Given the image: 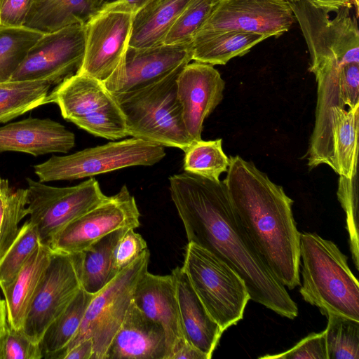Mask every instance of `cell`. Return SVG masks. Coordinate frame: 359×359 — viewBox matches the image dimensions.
<instances>
[{
    "label": "cell",
    "instance_id": "obj_1",
    "mask_svg": "<svg viewBox=\"0 0 359 359\" xmlns=\"http://www.w3.org/2000/svg\"><path fill=\"white\" fill-rule=\"evenodd\" d=\"M172 201L188 243L208 250L244 280L250 299L289 319L298 307L257 250L231 203L223 181L184 172L169 177Z\"/></svg>",
    "mask_w": 359,
    "mask_h": 359
},
{
    "label": "cell",
    "instance_id": "obj_2",
    "mask_svg": "<svg viewBox=\"0 0 359 359\" xmlns=\"http://www.w3.org/2000/svg\"><path fill=\"white\" fill-rule=\"evenodd\" d=\"M222 180L238 219L273 275L289 290L300 285V234L293 201L251 161L231 156Z\"/></svg>",
    "mask_w": 359,
    "mask_h": 359
},
{
    "label": "cell",
    "instance_id": "obj_3",
    "mask_svg": "<svg viewBox=\"0 0 359 359\" xmlns=\"http://www.w3.org/2000/svg\"><path fill=\"white\" fill-rule=\"evenodd\" d=\"M304 300L327 316L335 314L359 321V283L347 257L337 245L316 233H301L299 244Z\"/></svg>",
    "mask_w": 359,
    "mask_h": 359
},
{
    "label": "cell",
    "instance_id": "obj_4",
    "mask_svg": "<svg viewBox=\"0 0 359 359\" xmlns=\"http://www.w3.org/2000/svg\"><path fill=\"white\" fill-rule=\"evenodd\" d=\"M188 63L144 88L111 93L124 116L128 136L183 151L193 142L177 95V77Z\"/></svg>",
    "mask_w": 359,
    "mask_h": 359
},
{
    "label": "cell",
    "instance_id": "obj_5",
    "mask_svg": "<svg viewBox=\"0 0 359 359\" xmlns=\"http://www.w3.org/2000/svg\"><path fill=\"white\" fill-rule=\"evenodd\" d=\"M182 267L223 332L243 318L250 294L244 280L229 265L208 250L188 243Z\"/></svg>",
    "mask_w": 359,
    "mask_h": 359
},
{
    "label": "cell",
    "instance_id": "obj_6",
    "mask_svg": "<svg viewBox=\"0 0 359 359\" xmlns=\"http://www.w3.org/2000/svg\"><path fill=\"white\" fill-rule=\"evenodd\" d=\"M149 257L147 248L94 294L76 334L68 345L51 359H61L67 351L87 339L93 340L92 359H106L109 346L132 303L135 285L148 270Z\"/></svg>",
    "mask_w": 359,
    "mask_h": 359
},
{
    "label": "cell",
    "instance_id": "obj_7",
    "mask_svg": "<svg viewBox=\"0 0 359 359\" xmlns=\"http://www.w3.org/2000/svg\"><path fill=\"white\" fill-rule=\"evenodd\" d=\"M165 154L163 146L131 137L69 155H53L46 161L35 165L34 170L42 182L73 180L127 167L151 166Z\"/></svg>",
    "mask_w": 359,
    "mask_h": 359
},
{
    "label": "cell",
    "instance_id": "obj_8",
    "mask_svg": "<svg viewBox=\"0 0 359 359\" xmlns=\"http://www.w3.org/2000/svg\"><path fill=\"white\" fill-rule=\"evenodd\" d=\"M288 3L310 53V72L329 62H359L357 17L351 16L350 8H341L330 20L306 0Z\"/></svg>",
    "mask_w": 359,
    "mask_h": 359
},
{
    "label": "cell",
    "instance_id": "obj_9",
    "mask_svg": "<svg viewBox=\"0 0 359 359\" xmlns=\"http://www.w3.org/2000/svg\"><path fill=\"white\" fill-rule=\"evenodd\" d=\"M26 181L28 220L36 227L41 244L47 246L65 225L107 196L93 177L66 187L49 186L29 177Z\"/></svg>",
    "mask_w": 359,
    "mask_h": 359
},
{
    "label": "cell",
    "instance_id": "obj_10",
    "mask_svg": "<svg viewBox=\"0 0 359 359\" xmlns=\"http://www.w3.org/2000/svg\"><path fill=\"white\" fill-rule=\"evenodd\" d=\"M137 10L126 1L106 5L84 24L85 54L76 74L107 80L121 61L130 39Z\"/></svg>",
    "mask_w": 359,
    "mask_h": 359
},
{
    "label": "cell",
    "instance_id": "obj_11",
    "mask_svg": "<svg viewBox=\"0 0 359 359\" xmlns=\"http://www.w3.org/2000/svg\"><path fill=\"white\" fill-rule=\"evenodd\" d=\"M81 253L53 251L28 308L23 332L41 343L48 327L65 311L81 288Z\"/></svg>",
    "mask_w": 359,
    "mask_h": 359
},
{
    "label": "cell",
    "instance_id": "obj_12",
    "mask_svg": "<svg viewBox=\"0 0 359 359\" xmlns=\"http://www.w3.org/2000/svg\"><path fill=\"white\" fill-rule=\"evenodd\" d=\"M85 44L84 25H72L43 33L10 80L44 81L59 84L81 68Z\"/></svg>",
    "mask_w": 359,
    "mask_h": 359
},
{
    "label": "cell",
    "instance_id": "obj_13",
    "mask_svg": "<svg viewBox=\"0 0 359 359\" xmlns=\"http://www.w3.org/2000/svg\"><path fill=\"white\" fill-rule=\"evenodd\" d=\"M140 213L126 185L65 225L51 240L55 252L78 253L119 229L140 226Z\"/></svg>",
    "mask_w": 359,
    "mask_h": 359
},
{
    "label": "cell",
    "instance_id": "obj_14",
    "mask_svg": "<svg viewBox=\"0 0 359 359\" xmlns=\"http://www.w3.org/2000/svg\"><path fill=\"white\" fill-rule=\"evenodd\" d=\"M294 21L285 0H218L197 32H241L278 37Z\"/></svg>",
    "mask_w": 359,
    "mask_h": 359
},
{
    "label": "cell",
    "instance_id": "obj_15",
    "mask_svg": "<svg viewBox=\"0 0 359 359\" xmlns=\"http://www.w3.org/2000/svg\"><path fill=\"white\" fill-rule=\"evenodd\" d=\"M191 60L192 43L128 46L118 67L103 83L111 93L133 91L159 81Z\"/></svg>",
    "mask_w": 359,
    "mask_h": 359
},
{
    "label": "cell",
    "instance_id": "obj_16",
    "mask_svg": "<svg viewBox=\"0 0 359 359\" xmlns=\"http://www.w3.org/2000/svg\"><path fill=\"white\" fill-rule=\"evenodd\" d=\"M225 82L212 65L188 63L177 79V95L186 130L193 140H201L205 119L223 98Z\"/></svg>",
    "mask_w": 359,
    "mask_h": 359
},
{
    "label": "cell",
    "instance_id": "obj_17",
    "mask_svg": "<svg viewBox=\"0 0 359 359\" xmlns=\"http://www.w3.org/2000/svg\"><path fill=\"white\" fill-rule=\"evenodd\" d=\"M133 302L147 317L162 327L166 344L165 359H170L174 347L185 338L172 275H154L146 271L135 285Z\"/></svg>",
    "mask_w": 359,
    "mask_h": 359
},
{
    "label": "cell",
    "instance_id": "obj_18",
    "mask_svg": "<svg viewBox=\"0 0 359 359\" xmlns=\"http://www.w3.org/2000/svg\"><path fill=\"white\" fill-rule=\"evenodd\" d=\"M74 145V134L50 118L29 116L0 126V153L18 151L34 156L66 154Z\"/></svg>",
    "mask_w": 359,
    "mask_h": 359
},
{
    "label": "cell",
    "instance_id": "obj_19",
    "mask_svg": "<svg viewBox=\"0 0 359 359\" xmlns=\"http://www.w3.org/2000/svg\"><path fill=\"white\" fill-rule=\"evenodd\" d=\"M162 327L147 317L133 302L114 337L106 359H165Z\"/></svg>",
    "mask_w": 359,
    "mask_h": 359
},
{
    "label": "cell",
    "instance_id": "obj_20",
    "mask_svg": "<svg viewBox=\"0 0 359 359\" xmlns=\"http://www.w3.org/2000/svg\"><path fill=\"white\" fill-rule=\"evenodd\" d=\"M171 274L174 279L183 334L210 359L223 332L205 309L182 267L177 266Z\"/></svg>",
    "mask_w": 359,
    "mask_h": 359
},
{
    "label": "cell",
    "instance_id": "obj_21",
    "mask_svg": "<svg viewBox=\"0 0 359 359\" xmlns=\"http://www.w3.org/2000/svg\"><path fill=\"white\" fill-rule=\"evenodd\" d=\"M114 101L103 82L87 75L75 74L63 80L48 94L45 104H56L62 117L74 123L95 114Z\"/></svg>",
    "mask_w": 359,
    "mask_h": 359
},
{
    "label": "cell",
    "instance_id": "obj_22",
    "mask_svg": "<svg viewBox=\"0 0 359 359\" xmlns=\"http://www.w3.org/2000/svg\"><path fill=\"white\" fill-rule=\"evenodd\" d=\"M53 251L40 244L13 280L1 287L6 303L7 320L15 330L22 328L24 320Z\"/></svg>",
    "mask_w": 359,
    "mask_h": 359
},
{
    "label": "cell",
    "instance_id": "obj_23",
    "mask_svg": "<svg viewBox=\"0 0 359 359\" xmlns=\"http://www.w3.org/2000/svg\"><path fill=\"white\" fill-rule=\"evenodd\" d=\"M190 0H151L133 19L129 46L149 48L164 43L170 28Z\"/></svg>",
    "mask_w": 359,
    "mask_h": 359
},
{
    "label": "cell",
    "instance_id": "obj_24",
    "mask_svg": "<svg viewBox=\"0 0 359 359\" xmlns=\"http://www.w3.org/2000/svg\"><path fill=\"white\" fill-rule=\"evenodd\" d=\"M266 39L262 34L241 32H199L193 38L192 60L212 66L226 65Z\"/></svg>",
    "mask_w": 359,
    "mask_h": 359
},
{
    "label": "cell",
    "instance_id": "obj_25",
    "mask_svg": "<svg viewBox=\"0 0 359 359\" xmlns=\"http://www.w3.org/2000/svg\"><path fill=\"white\" fill-rule=\"evenodd\" d=\"M359 104L332 112V170L352 179L357 175Z\"/></svg>",
    "mask_w": 359,
    "mask_h": 359
},
{
    "label": "cell",
    "instance_id": "obj_26",
    "mask_svg": "<svg viewBox=\"0 0 359 359\" xmlns=\"http://www.w3.org/2000/svg\"><path fill=\"white\" fill-rule=\"evenodd\" d=\"M93 14L90 0H34L25 27L49 33L84 25Z\"/></svg>",
    "mask_w": 359,
    "mask_h": 359
},
{
    "label": "cell",
    "instance_id": "obj_27",
    "mask_svg": "<svg viewBox=\"0 0 359 359\" xmlns=\"http://www.w3.org/2000/svg\"><path fill=\"white\" fill-rule=\"evenodd\" d=\"M129 228L119 229L93 243L81 253V287L95 294L114 277L113 253L115 246Z\"/></svg>",
    "mask_w": 359,
    "mask_h": 359
},
{
    "label": "cell",
    "instance_id": "obj_28",
    "mask_svg": "<svg viewBox=\"0 0 359 359\" xmlns=\"http://www.w3.org/2000/svg\"><path fill=\"white\" fill-rule=\"evenodd\" d=\"M93 296L81 287L65 311L48 327L41 340L43 358L51 359L72 341Z\"/></svg>",
    "mask_w": 359,
    "mask_h": 359
},
{
    "label": "cell",
    "instance_id": "obj_29",
    "mask_svg": "<svg viewBox=\"0 0 359 359\" xmlns=\"http://www.w3.org/2000/svg\"><path fill=\"white\" fill-rule=\"evenodd\" d=\"M51 85L44 81L0 82V123L45 104Z\"/></svg>",
    "mask_w": 359,
    "mask_h": 359
},
{
    "label": "cell",
    "instance_id": "obj_30",
    "mask_svg": "<svg viewBox=\"0 0 359 359\" xmlns=\"http://www.w3.org/2000/svg\"><path fill=\"white\" fill-rule=\"evenodd\" d=\"M222 143V139L193 142L184 151V172L219 181L229 165V158L224 152Z\"/></svg>",
    "mask_w": 359,
    "mask_h": 359
},
{
    "label": "cell",
    "instance_id": "obj_31",
    "mask_svg": "<svg viewBox=\"0 0 359 359\" xmlns=\"http://www.w3.org/2000/svg\"><path fill=\"white\" fill-rule=\"evenodd\" d=\"M28 215L27 190L0 182V258L16 238L20 222Z\"/></svg>",
    "mask_w": 359,
    "mask_h": 359
},
{
    "label": "cell",
    "instance_id": "obj_32",
    "mask_svg": "<svg viewBox=\"0 0 359 359\" xmlns=\"http://www.w3.org/2000/svg\"><path fill=\"white\" fill-rule=\"evenodd\" d=\"M43 34L25 26H0V82L11 79Z\"/></svg>",
    "mask_w": 359,
    "mask_h": 359
},
{
    "label": "cell",
    "instance_id": "obj_33",
    "mask_svg": "<svg viewBox=\"0 0 359 359\" xmlns=\"http://www.w3.org/2000/svg\"><path fill=\"white\" fill-rule=\"evenodd\" d=\"M326 317L327 359H359V321L335 314Z\"/></svg>",
    "mask_w": 359,
    "mask_h": 359
},
{
    "label": "cell",
    "instance_id": "obj_34",
    "mask_svg": "<svg viewBox=\"0 0 359 359\" xmlns=\"http://www.w3.org/2000/svg\"><path fill=\"white\" fill-rule=\"evenodd\" d=\"M41 244L36 227L27 220L4 255L0 258V288L10 284Z\"/></svg>",
    "mask_w": 359,
    "mask_h": 359
},
{
    "label": "cell",
    "instance_id": "obj_35",
    "mask_svg": "<svg viewBox=\"0 0 359 359\" xmlns=\"http://www.w3.org/2000/svg\"><path fill=\"white\" fill-rule=\"evenodd\" d=\"M218 0H190L177 18L163 44H190Z\"/></svg>",
    "mask_w": 359,
    "mask_h": 359
},
{
    "label": "cell",
    "instance_id": "obj_36",
    "mask_svg": "<svg viewBox=\"0 0 359 359\" xmlns=\"http://www.w3.org/2000/svg\"><path fill=\"white\" fill-rule=\"evenodd\" d=\"M74 124L96 137L110 140L128 136L124 116L116 101L95 114L76 121Z\"/></svg>",
    "mask_w": 359,
    "mask_h": 359
},
{
    "label": "cell",
    "instance_id": "obj_37",
    "mask_svg": "<svg viewBox=\"0 0 359 359\" xmlns=\"http://www.w3.org/2000/svg\"><path fill=\"white\" fill-rule=\"evenodd\" d=\"M357 175L352 179L340 176L337 196L346 213V227L353 264L359 270L358 195Z\"/></svg>",
    "mask_w": 359,
    "mask_h": 359
},
{
    "label": "cell",
    "instance_id": "obj_38",
    "mask_svg": "<svg viewBox=\"0 0 359 359\" xmlns=\"http://www.w3.org/2000/svg\"><path fill=\"white\" fill-rule=\"evenodd\" d=\"M43 358L41 343L32 340L22 329L15 330L8 324L0 339V359Z\"/></svg>",
    "mask_w": 359,
    "mask_h": 359
},
{
    "label": "cell",
    "instance_id": "obj_39",
    "mask_svg": "<svg viewBox=\"0 0 359 359\" xmlns=\"http://www.w3.org/2000/svg\"><path fill=\"white\" fill-rule=\"evenodd\" d=\"M134 229H128L115 246L113 253V273L115 276L148 248L145 240Z\"/></svg>",
    "mask_w": 359,
    "mask_h": 359
},
{
    "label": "cell",
    "instance_id": "obj_40",
    "mask_svg": "<svg viewBox=\"0 0 359 359\" xmlns=\"http://www.w3.org/2000/svg\"><path fill=\"white\" fill-rule=\"evenodd\" d=\"M261 359H327L324 332L311 333L289 350Z\"/></svg>",
    "mask_w": 359,
    "mask_h": 359
},
{
    "label": "cell",
    "instance_id": "obj_41",
    "mask_svg": "<svg viewBox=\"0 0 359 359\" xmlns=\"http://www.w3.org/2000/svg\"><path fill=\"white\" fill-rule=\"evenodd\" d=\"M33 1L0 0V26H25Z\"/></svg>",
    "mask_w": 359,
    "mask_h": 359
},
{
    "label": "cell",
    "instance_id": "obj_42",
    "mask_svg": "<svg viewBox=\"0 0 359 359\" xmlns=\"http://www.w3.org/2000/svg\"><path fill=\"white\" fill-rule=\"evenodd\" d=\"M170 359H208L207 355L192 345L186 338L174 347Z\"/></svg>",
    "mask_w": 359,
    "mask_h": 359
},
{
    "label": "cell",
    "instance_id": "obj_43",
    "mask_svg": "<svg viewBox=\"0 0 359 359\" xmlns=\"http://www.w3.org/2000/svg\"><path fill=\"white\" fill-rule=\"evenodd\" d=\"M313 6L327 13L337 12L341 8H355L356 17L358 16L359 0H306Z\"/></svg>",
    "mask_w": 359,
    "mask_h": 359
},
{
    "label": "cell",
    "instance_id": "obj_44",
    "mask_svg": "<svg viewBox=\"0 0 359 359\" xmlns=\"http://www.w3.org/2000/svg\"><path fill=\"white\" fill-rule=\"evenodd\" d=\"M93 355V340L87 339L67 351L61 359H92Z\"/></svg>",
    "mask_w": 359,
    "mask_h": 359
},
{
    "label": "cell",
    "instance_id": "obj_45",
    "mask_svg": "<svg viewBox=\"0 0 359 359\" xmlns=\"http://www.w3.org/2000/svg\"><path fill=\"white\" fill-rule=\"evenodd\" d=\"M119 1H126L133 6L137 11L144 7L151 0H90L92 9L95 13L106 5Z\"/></svg>",
    "mask_w": 359,
    "mask_h": 359
},
{
    "label": "cell",
    "instance_id": "obj_46",
    "mask_svg": "<svg viewBox=\"0 0 359 359\" xmlns=\"http://www.w3.org/2000/svg\"><path fill=\"white\" fill-rule=\"evenodd\" d=\"M8 324L5 300L0 297V339L4 334Z\"/></svg>",
    "mask_w": 359,
    "mask_h": 359
},
{
    "label": "cell",
    "instance_id": "obj_47",
    "mask_svg": "<svg viewBox=\"0 0 359 359\" xmlns=\"http://www.w3.org/2000/svg\"><path fill=\"white\" fill-rule=\"evenodd\" d=\"M285 1H287L288 2H295V1H302V0H285Z\"/></svg>",
    "mask_w": 359,
    "mask_h": 359
},
{
    "label": "cell",
    "instance_id": "obj_48",
    "mask_svg": "<svg viewBox=\"0 0 359 359\" xmlns=\"http://www.w3.org/2000/svg\"><path fill=\"white\" fill-rule=\"evenodd\" d=\"M0 182H1V178H0Z\"/></svg>",
    "mask_w": 359,
    "mask_h": 359
}]
</instances>
